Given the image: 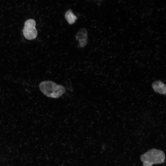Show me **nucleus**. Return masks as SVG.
Masks as SVG:
<instances>
[{"label":"nucleus","mask_w":166,"mask_h":166,"mask_svg":"<svg viewBox=\"0 0 166 166\" xmlns=\"http://www.w3.org/2000/svg\"><path fill=\"white\" fill-rule=\"evenodd\" d=\"M39 87L41 91L44 95L53 98L60 97L66 91L63 86L50 81H45L41 82Z\"/></svg>","instance_id":"obj_1"},{"label":"nucleus","mask_w":166,"mask_h":166,"mask_svg":"<svg viewBox=\"0 0 166 166\" xmlns=\"http://www.w3.org/2000/svg\"><path fill=\"white\" fill-rule=\"evenodd\" d=\"M165 158L162 151L153 149L148 151L141 157L144 166H152L153 164L163 162Z\"/></svg>","instance_id":"obj_2"},{"label":"nucleus","mask_w":166,"mask_h":166,"mask_svg":"<svg viewBox=\"0 0 166 166\" xmlns=\"http://www.w3.org/2000/svg\"><path fill=\"white\" fill-rule=\"evenodd\" d=\"M36 22L33 19H30L25 23L23 30L25 38L28 40H32L36 38L37 35V30L35 28Z\"/></svg>","instance_id":"obj_3"},{"label":"nucleus","mask_w":166,"mask_h":166,"mask_svg":"<svg viewBox=\"0 0 166 166\" xmlns=\"http://www.w3.org/2000/svg\"><path fill=\"white\" fill-rule=\"evenodd\" d=\"M76 39L79 42V44L82 47H84L87 43V31L85 28L79 30L75 36Z\"/></svg>","instance_id":"obj_4"},{"label":"nucleus","mask_w":166,"mask_h":166,"mask_svg":"<svg viewBox=\"0 0 166 166\" xmlns=\"http://www.w3.org/2000/svg\"><path fill=\"white\" fill-rule=\"evenodd\" d=\"M152 86L156 92L160 94H165L166 85L162 82L160 81H156L152 84Z\"/></svg>","instance_id":"obj_5"},{"label":"nucleus","mask_w":166,"mask_h":166,"mask_svg":"<svg viewBox=\"0 0 166 166\" xmlns=\"http://www.w3.org/2000/svg\"><path fill=\"white\" fill-rule=\"evenodd\" d=\"M65 18L70 25L75 23L77 19V17L73 13L72 10L69 9L65 13Z\"/></svg>","instance_id":"obj_6"},{"label":"nucleus","mask_w":166,"mask_h":166,"mask_svg":"<svg viewBox=\"0 0 166 166\" xmlns=\"http://www.w3.org/2000/svg\"></svg>","instance_id":"obj_7"}]
</instances>
